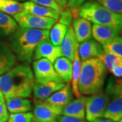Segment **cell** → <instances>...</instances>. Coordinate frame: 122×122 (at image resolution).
Here are the masks:
<instances>
[{
    "label": "cell",
    "instance_id": "cell-22",
    "mask_svg": "<svg viewBox=\"0 0 122 122\" xmlns=\"http://www.w3.org/2000/svg\"><path fill=\"white\" fill-rule=\"evenodd\" d=\"M79 44H77L73 60V65H72V78H71V88L73 94L76 96V98H79L81 96L79 93L78 89V81L80 72H81V61L78 52Z\"/></svg>",
    "mask_w": 122,
    "mask_h": 122
},
{
    "label": "cell",
    "instance_id": "cell-40",
    "mask_svg": "<svg viewBox=\"0 0 122 122\" xmlns=\"http://www.w3.org/2000/svg\"><path fill=\"white\" fill-rule=\"evenodd\" d=\"M122 122V119H121V120H120V121H119V122Z\"/></svg>",
    "mask_w": 122,
    "mask_h": 122
},
{
    "label": "cell",
    "instance_id": "cell-37",
    "mask_svg": "<svg viewBox=\"0 0 122 122\" xmlns=\"http://www.w3.org/2000/svg\"><path fill=\"white\" fill-rule=\"evenodd\" d=\"M54 1L63 8H66L68 7L67 0H54Z\"/></svg>",
    "mask_w": 122,
    "mask_h": 122
},
{
    "label": "cell",
    "instance_id": "cell-17",
    "mask_svg": "<svg viewBox=\"0 0 122 122\" xmlns=\"http://www.w3.org/2000/svg\"><path fill=\"white\" fill-rule=\"evenodd\" d=\"M24 11L28 13L41 16V17H48L54 18L55 20H58L60 14L52 9L44 7L42 5L37 4L31 1H27L23 4Z\"/></svg>",
    "mask_w": 122,
    "mask_h": 122
},
{
    "label": "cell",
    "instance_id": "cell-23",
    "mask_svg": "<svg viewBox=\"0 0 122 122\" xmlns=\"http://www.w3.org/2000/svg\"><path fill=\"white\" fill-rule=\"evenodd\" d=\"M16 21L10 15L0 12V35L12 36L19 29Z\"/></svg>",
    "mask_w": 122,
    "mask_h": 122
},
{
    "label": "cell",
    "instance_id": "cell-7",
    "mask_svg": "<svg viewBox=\"0 0 122 122\" xmlns=\"http://www.w3.org/2000/svg\"><path fill=\"white\" fill-rule=\"evenodd\" d=\"M33 66L36 83H44L51 81H62L56 73L53 63L46 58L35 60Z\"/></svg>",
    "mask_w": 122,
    "mask_h": 122
},
{
    "label": "cell",
    "instance_id": "cell-9",
    "mask_svg": "<svg viewBox=\"0 0 122 122\" xmlns=\"http://www.w3.org/2000/svg\"><path fill=\"white\" fill-rule=\"evenodd\" d=\"M62 56L60 46H54L50 39H45L40 42L35 48L33 58L38 60L40 58H46L52 63L58 58Z\"/></svg>",
    "mask_w": 122,
    "mask_h": 122
},
{
    "label": "cell",
    "instance_id": "cell-41",
    "mask_svg": "<svg viewBox=\"0 0 122 122\" xmlns=\"http://www.w3.org/2000/svg\"><path fill=\"white\" fill-rule=\"evenodd\" d=\"M17 1H26V0H17Z\"/></svg>",
    "mask_w": 122,
    "mask_h": 122
},
{
    "label": "cell",
    "instance_id": "cell-14",
    "mask_svg": "<svg viewBox=\"0 0 122 122\" xmlns=\"http://www.w3.org/2000/svg\"><path fill=\"white\" fill-rule=\"evenodd\" d=\"M92 22L86 18L77 16L73 19V29L75 36L78 43H81L92 39Z\"/></svg>",
    "mask_w": 122,
    "mask_h": 122
},
{
    "label": "cell",
    "instance_id": "cell-1",
    "mask_svg": "<svg viewBox=\"0 0 122 122\" xmlns=\"http://www.w3.org/2000/svg\"><path fill=\"white\" fill-rule=\"evenodd\" d=\"M35 77L27 65H17L0 75V91L5 100L10 98H29L33 92Z\"/></svg>",
    "mask_w": 122,
    "mask_h": 122
},
{
    "label": "cell",
    "instance_id": "cell-19",
    "mask_svg": "<svg viewBox=\"0 0 122 122\" xmlns=\"http://www.w3.org/2000/svg\"><path fill=\"white\" fill-rule=\"evenodd\" d=\"M72 62L67 58H58L53 63L54 68L58 75L65 83H70L72 78Z\"/></svg>",
    "mask_w": 122,
    "mask_h": 122
},
{
    "label": "cell",
    "instance_id": "cell-16",
    "mask_svg": "<svg viewBox=\"0 0 122 122\" xmlns=\"http://www.w3.org/2000/svg\"><path fill=\"white\" fill-rule=\"evenodd\" d=\"M77 43L78 42L75 38L73 26L71 25L69 27H68L65 36L60 45L62 56L67 58L71 61H73Z\"/></svg>",
    "mask_w": 122,
    "mask_h": 122
},
{
    "label": "cell",
    "instance_id": "cell-18",
    "mask_svg": "<svg viewBox=\"0 0 122 122\" xmlns=\"http://www.w3.org/2000/svg\"><path fill=\"white\" fill-rule=\"evenodd\" d=\"M92 35L95 41L102 46L116 37L119 33L110 27L94 24L92 26Z\"/></svg>",
    "mask_w": 122,
    "mask_h": 122
},
{
    "label": "cell",
    "instance_id": "cell-6",
    "mask_svg": "<svg viewBox=\"0 0 122 122\" xmlns=\"http://www.w3.org/2000/svg\"><path fill=\"white\" fill-rule=\"evenodd\" d=\"M18 26L21 28L50 30L56 22V20L48 17H41L22 11L13 16Z\"/></svg>",
    "mask_w": 122,
    "mask_h": 122
},
{
    "label": "cell",
    "instance_id": "cell-8",
    "mask_svg": "<svg viewBox=\"0 0 122 122\" xmlns=\"http://www.w3.org/2000/svg\"><path fill=\"white\" fill-rule=\"evenodd\" d=\"M62 109L52 105L46 100L36 101L33 108V117L35 122L56 120L62 114Z\"/></svg>",
    "mask_w": 122,
    "mask_h": 122
},
{
    "label": "cell",
    "instance_id": "cell-11",
    "mask_svg": "<svg viewBox=\"0 0 122 122\" xmlns=\"http://www.w3.org/2000/svg\"><path fill=\"white\" fill-rule=\"evenodd\" d=\"M78 52L81 61L99 58L105 52L102 46L94 39H88L80 43L78 46Z\"/></svg>",
    "mask_w": 122,
    "mask_h": 122
},
{
    "label": "cell",
    "instance_id": "cell-27",
    "mask_svg": "<svg viewBox=\"0 0 122 122\" xmlns=\"http://www.w3.org/2000/svg\"><path fill=\"white\" fill-rule=\"evenodd\" d=\"M105 52L111 53L122 58V37L117 36L112 40L102 45Z\"/></svg>",
    "mask_w": 122,
    "mask_h": 122
},
{
    "label": "cell",
    "instance_id": "cell-10",
    "mask_svg": "<svg viewBox=\"0 0 122 122\" xmlns=\"http://www.w3.org/2000/svg\"><path fill=\"white\" fill-rule=\"evenodd\" d=\"M62 81H51L47 83H35L33 87V93L35 98L38 100H45L54 92L65 86Z\"/></svg>",
    "mask_w": 122,
    "mask_h": 122
},
{
    "label": "cell",
    "instance_id": "cell-26",
    "mask_svg": "<svg viewBox=\"0 0 122 122\" xmlns=\"http://www.w3.org/2000/svg\"><path fill=\"white\" fill-rule=\"evenodd\" d=\"M105 92L111 98L122 96V77H111L109 79Z\"/></svg>",
    "mask_w": 122,
    "mask_h": 122
},
{
    "label": "cell",
    "instance_id": "cell-12",
    "mask_svg": "<svg viewBox=\"0 0 122 122\" xmlns=\"http://www.w3.org/2000/svg\"><path fill=\"white\" fill-rule=\"evenodd\" d=\"M17 64V57L12 49L4 42L0 41V75L4 74Z\"/></svg>",
    "mask_w": 122,
    "mask_h": 122
},
{
    "label": "cell",
    "instance_id": "cell-25",
    "mask_svg": "<svg viewBox=\"0 0 122 122\" xmlns=\"http://www.w3.org/2000/svg\"><path fill=\"white\" fill-rule=\"evenodd\" d=\"M24 11L23 4L17 0H0V12L14 16Z\"/></svg>",
    "mask_w": 122,
    "mask_h": 122
},
{
    "label": "cell",
    "instance_id": "cell-32",
    "mask_svg": "<svg viewBox=\"0 0 122 122\" xmlns=\"http://www.w3.org/2000/svg\"><path fill=\"white\" fill-rule=\"evenodd\" d=\"M30 1L34 2L37 4L52 9L58 12L59 14L65 9L58 4L54 0H30Z\"/></svg>",
    "mask_w": 122,
    "mask_h": 122
},
{
    "label": "cell",
    "instance_id": "cell-13",
    "mask_svg": "<svg viewBox=\"0 0 122 122\" xmlns=\"http://www.w3.org/2000/svg\"><path fill=\"white\" fill-rule=\"evenodd\" d=\"M86 99L87 96H81L75 100H71L69 104L62 108L61 115L84 119L86 118Z\"/></svg>",
    "mask_w": 122,
    "mask_h": 122
},
{
    "label": "cell",
    "instance_id": "cell-4",
    "mask_svg": "<svg viewBox=\"0 0 122 122\" xmlns=\"http://www.w3.org/2000/svg\"><path fill=\"white\" fill-rule=\"evenodd\" d=\"M79 16L93 24L110 27L119 34L122 33V14L113 12L98 2L83 4L79 10Z\"/></svg>",
    "mask_w": 122,
    "mask_h": 122
},
{
    "label": "cell",
    "instance_id": "cell-2",
    "mask_svg": "<svg viewBox=\"0 0 122 122\" xmlns=\"http://www.w3.org/2000/svg\"><path fill=\"white\" fill-rule=\"evenodd\" d=\"M48 39H49V30L19 27L12 35L10 47L19 61L29 64L33 59L37 45Z\"/></svg>",
    "mask_w": 122,
    "mask_h": 122
},
{
    "label": "cell",
    "instance_id": "cell-24",
    "mask_svg": "<svg viewBox=\"0 0 122 122\" xmlns=\"http://www.w3.org/2000/svg\"><path fill=\"white\" fill-rule=\"evenodd\" d=\"M49 31V39L54 46H60L62 39H64L67 31L68 27L61 24L56 22Z\"/></svg>",
    "mask_w": 122,
    "mask_h": 122
},
{
    "label": "cell",
    "instance_id": "cell-15",
    "mask_svg": "<svg viewBox=\"0 0 122 122\" xmlns=\"http://www.w3.org/2000/svg\"><path fill=\"white\" fill-rule=\"evenodd\" d=\"M73 95L71 86L69 83H67L64 87L54 92L45 100L52 105L62 109L71 100H73Z\"/></svg>",
    "mask_w": 122,
    "mask_h": 122
},
{
    "label": "cell",
    "instance_id": "cell-35",
    "mask_svg": "<svg viewBox=\"0 0 122 122\" xmlns=\"http://www.w3.org/2000/svg\"><path fill=\"white\" fill-rule=\"evenodd\" d=\"M85 0H67L69 8H78L84 3Z\"/></svg>",
    "mask_w": 122,
    "mask_h": 122
},
{
    "label": "cell",
    "instance_id": "cell-38",
    "mask_svg": "<svg viewBox=\"0 0 122 122\" xmlns=\"http://www.w3.org/2000/svg\"><path fill=\"white\" fill-rule=\"evenodd\" d=\"M94 122H114L111 121V119H107V118H105V119H102V118H100V119H96V121H94Z\"/></svg>",
    "mask_w": 122,
    "mask_h": 122
},
{
    "label": "cell",
    "instance_id": "cell-36",
    "mask_svg": "<svg viewBox=\"0 0 122 122\" xmlns=\"http://www.w3.org/2000/svg\"><path fill=\"white\" fill-rule=\"evenodd\" d=\"M111 73L115 77H122V64L115 66L113 69L111 71Z\"/></svg>",
    "mask_w": 122,
    "mask_h": 122
},
{
    "label": "cell",
    "instance_id": "cell-29",
    "mask_svg": "<svg viewBox=\"0 0 122 122\" xmlns=\"http://www.w3.org/2000/svg\"><path fill=\"white\" fill-rule=\"evenodd\" d=\"M97 2L113 12L122 14V0H97Z\"/></svg>",
    "mask_w": 122,
    "mask_h": 122
},
{
    "label": "cell",
    "instance_id": "cell-3",
    "mask_svg": "<svg viewBox=\"0 0 122 122\" xmlns=\"http://www.w3.org/2000/svg\"><path fill=\"white\" fill-rule=\"evenodd\" d=\"M107 69L98 58L82 61L78 89L81 95H94L102 91Z\"/></svg>",
    "mask_w": 122,
    "mask_h": 122
},
{
    "label": "cell",
    "instance_id": "cell-28",
    "mask_svg": "<svg viewBox=\"0 0 122 122\" xmlns=\"http://www.w3.org/2000/svg\"><path fill=\"white\" fill-rule=\"evenodd\" d=\"M104 64L105 68L109 72L113 69L115 66L122 64V58L114 55L113 54L104 52L103 54L98 58Z\"/></svg>",
    "mask_w": 122,
    "mask_h": 122
},
{
    "label": "cell",
    "instance_id": "cell-30",
    "mask_svg": "<svg viewBox=\"0 0 122 122\" xmlns=\"http://www.w3.org/2000/svg\"><path fill=\"white\" fill-rule=\"evenodd\" d=\"M34 121L33 114L31 112L10 113L9 115L8 122H33Z\"/></svg>",
    "mask_w": 122,
    "mask_h": 122
},
{
    "label": "cell",
    "instance_id": "cell-31",
    "mask_svg": "<svg viewBox=\"0 0 122 122\" xmlns=\"http://www.w3.org/2000/svg\"><path fill=\"white\" fill-rule=\"evenodd\" d=\"M73 20V16L69 8H65L60 13V16L58 18L59 22L65 25L66 26L69 27L71 25Z\"/></svg>",
    "mask_w": 122,
    "mask_h": 122
},
{
    "label": "cell",
    "instance_id": "cell-42",
    "mask_svg": "<svg viewBox=\"0 0 122 122\" xmlns=\"http://www.w3.org/2000/svg\"></svg>",
    "mask_w": 122,
    "mask_h": 122
},
{
    "label": "cell",
    "instance_id": "cell-33",
    "mask_svg": "<svg viewBox=\"0 0 122 122\" xmlns=\"http://www.w3.org/2000/svg\"><path fill=\"white\" fill-rule=\"evenodd\" d=\"M9 114L4 95L0 91V122H6L8 119Z\"/></svg>",
    "mask_w": 122,
    "mask_h": 122
},
{
    "label": "cell",
    "instance_id": "cell-21",
    "mask_svg": "<svg viewBox=\"0 0 122 122\" xmlns=\"http://www.w3.org/2000/svg\"><path fill=\"white\" fill-rule=\"evenodd\" d=\"M104 117L118 122L122 119V96L111 98L105 111Z\"/></svg>",
    "mask_w": 122,
    "mask_h": 122
},
{
    "label": "cell",
    "instance_id": "cell-5",
    "mask_svg": "<svg viewBox=\"0 0 122 122\" xmlns=\"http://www.w3.org/2000/svg\"><path fill=\"white\" fill-rule=\"evenodd\" d=\"M111 96L105 92L87 96L86 102V119L88 122L104 117L105 111L111 100Z\"/></svg>",
    "mask_w": 122,
    "mask_h": 122
},
{
    "label": "cell",
    "instance_id": "cell-20",
    "mask_svg": "<svg viewBox=\"0 0 122 122\" xmlns=\"http://www.w3.org/2000/svg\"><path fill=\"white\" fill-rule=\"evenodd\" d=\"M8 112L10 113L29 112L32 110V105L26 98L15 97L5 100Z\"/></svg>",
    "mask_w": 122,
    "mask_h": 122
},
{
    "label": "cell",
    "instance_id": "cell-34",
    "mask_svg": "<svg viewBox=\"0 0 122 122\" xmlns=\"http://www.w3.org/2000/svg\"><path fill=\"white\" fill-rule=\"evenodd\" d=\"M56 121L58 122H87L85 121L84 119L73 117L66 116L63 115H60L59 116H58V117L56 118Z\"/></svg>",
    "mask_w": 122,
    "mask_h": 122
},
{
    "label": "cell",
    "instance_id": "cell-39",
    "mask_svg": "<svg viewBox=\"0 0 122 122\" xmlns=\"http://www.w3.org/2000/svg\"><path fill=\"white\" fill-rule=\"evenodd\" d=\"M58 122L56 120H53V121H46V122Z\"/></svg>",
    "mask_w": 122,
    "mask_h": 122
}]
</instances>
